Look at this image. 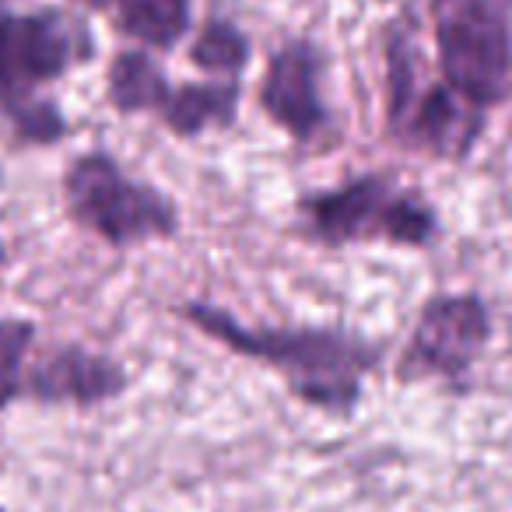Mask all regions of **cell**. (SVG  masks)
Returning a JSON list of instances; mask_svg holds the SVG:
<instances>
[{
    "label": "cell",
    "instance_id": "cell-1",
    "mask_svg": "<svg viewBox=\"0 0 512 512\" xmlns=\"http://www.w3.org/2000/svg\"><path fill=\"white\" fill-rule=\"evenodd\" d=\"M193 330L239 358L267 365L285 379V390L306 407L348 418L365 393V379L379 369L383 348L341 327H246L214 302H186L179 309Z\"/></svg>",
    "mask_w": 512,
    "mask_h": 512
},
{
    "label": "cell",
    "instance_id": "cell-2",
    "mask_svg": "<svg viewBox=\"0 0 512 512\" xmlns=\"http://www.w3.org/2000/svg\"><path fill=\"white\" fill-rule=\"evenodd\" d=\"M92 57L95 36L81 18L57 8L0 11V116L18 141H64L71 127L46 88Z\"/></svg>",
    "mask_w": 512,
    "mask_h": 512
},
{
    "label": "cell",
    "instance_id": "cell-3",
    "mask_svg": "<svg viewBox=\"0 0 512 512\" xmlns=\"http://www.w3.org/2000/svg\"><path fill=\"white\" fill-rule=\"evenodd\" d=\"M299 225L320 246L428 249L439 239V211L386 172H362L299 200Z\"/></svg>",
    "mask_w": 512,
    "mask_h": 512
},
{
    "label": "cell",
    "instance_id": "cell-4",
    "mask_svg": "<svg viewBox=\"0 0 512 512\" xmlns=\"http://www.w3.org/2000/svg\"><path fill=\"white\" fill-rule=\"evenodd\" d=\"M64 207L71 221L109 249L176 239L179 204L148 179L130 176L109 151H85L64 172Z\"/></svg>",
    "mask_w": 512,
    "mask_h": 512
},
{
    "label": "cell",
    "instance_id": "cell-5",
    "mask_svg": "<svg viewBox=\"0 0 512 512\" xmlns=\"http://www.w3.org/2000/svg\"><path fill=\"white\" fill-rule=\"evenodd\" d=\"M439 81L488 116L512 99L509 0H432Z\"/></svg>",
    "mask_w": 512,
    "mask_h": 512
},
{
    "label": "cell",
    "instance_id": "cell-6",
    "mask_svg": "<svg viewBox=\"0 0 512 512\" xmlns=\"http://www.w3.org/2000/svg\"><path fill=\"white\" fill-rule=\"evenodd\" d=\"M386 127L397 144L442 162H463L484 134V113L456 99L442 81L421 85L414 46L393 36L386 46Z\"/></svg>",
    "mask_w": 512,
    "mask_h": 512
},
{
    "label": "cell",
    "instance_id": "cell-7",
    "mask_svg": "<svg viewBox=\"0 0 512 512\" xmlns=\"http://www.w3.org/2000/svg\"><path fill=\"white\" fill-rule=\"evenodd\" d=\"M491 341V309L474 292L435 295L421 306L407 348L400 355V379H442L460 383Z\"/></svg>",
    "mask_w": 512,
    "mask_h": 512
},
{
    "label": "cell",
    "instance_id": "cell-8",
    "mask_svg": "<svg viewBox=\"0 0 512 512\" xmlns=\"http://www.w3.org/2000/svg\"><path fill=\"white\" fill-rule=\"evenodd\" d=\"M323 78H327V60L320 46L313 39H288L271 53L256 88V102L267 120L302 148L323 141L334 123L323 95Z\"/></svg>",
    "mask_w": 512,
    "mask_h": 512
},
{
    "label": "cell",
    "instance_id": "cell-9",
    "mask_svg": "<svg viewBox=\"0 0 512 512\" xmlns=\"http://www.w3.org/2000/svg\"><path fill=\"white\" fill-rule=\"evenodd\" d=\"M130 386L120 358L92 351L85 344L50 348L32 369H25L22 397L50 407H99Z\"/></svg>",
    "mask_w": 512,
    "mask_h": 512
},
{
    "label": "cell",
    "instance_id": "cell-10",
    "mask_svg": "<svg viewBox=\"0 0 512 512\" xmlns=\"http://www.w3.org/2000/svg\"><path fill=\"white\" fill-rule=\"evenodd\" d=\"M239 102H242V81H218V78L190 81V85H172L158 120L179 141H193V137H204L211 130L232 127L239 120Z\"/></svg>",
    "mask_w": 512,
    "mask_h": 512
},
{
    "label": "cell",
    "instance_id": "cell-11",
    "mask_svg": "<svg viewBox=\"0 0 512 512\" xmlns=\"http://www.w3.org/2000/svg\"><path fill=\"white\" fill-rule=\"evenodd\" d=\"M169 92H172L169 74L141 46L137 50H120L113 57V64H109L106 99L120 116H137V113L158 116L165 99H169Z\"/></svg>",
    "mask_w": 512,
    "mask_h": 512
},
{
    "label": "cell",
    "instance_id": "cell-12",
    "mask_svg": "<svg viewBox=\"0 0 512 512\" xmlns=\"http://www.w3.org/2000/svg\"><path fill=\"white\" fill-rule=\"evenodd\" d=\"M116 25L141 50L165 53L186 39L193 25V0H116Z\"/></svg>",
    "mask_w": 512,
    "mask_h": 512
},
{
    "label": "cell",
    "instance_id": "cell-13",
    "mask_svg": "<svg viewBox=\"0 0 512 512\" xmlns=\"http://www.w3.org/2000/svg\"><path fill=\"white\" fill-rule=\"evenodd\" d=\"M253 60V43L232 18H207L190 46V64L218 81H239Z\"/></svg>",
    "mask_w": 512,
    "mask_h": 512
},
{
    "label": "cell",
    "instance_id": "cell-14",
    "mask_svg": "<svg viewBox=\"0 0 512 512\" xmlns=\"http://www.w3.org/2000/svg\"><path fill=\"white\" fill-rule=\"evenodd\" d=\"M36 344V323L25 316H0V411L25 390V358Z\"/></svg>",
    "mask_w": 512,
    "mask_h": 512
},
{
    "label": "cell",
    "instance_id": "cell-15",
    "mask_svg": "<svg viewBox=\"0 0 512 512\" xmlns=\"http://www.w3.org/2000/svg\"><path fill=\"white\" fill-rule=\"evenodd\" d=\"M74 4H81V8H88V11H113L116 0H74Z\"/></svg>",
    "mask_w": 512,
    "mask_h": 512
},
{
    "label": "cell",
    "instance_id": "cell-16",
    "mask_svg": "<svg viewBox=\"0 0 512 512\" xmlns=\"http://www.w3.org/2000/svg\"><path fill=\"white\" fill-rule=\"evenodd\" d=\"M8 264V249H4V242H0V267Z\"/></svg>",
    "mask_w": 512,
    "mask_h": 512
},
{
    "label": "cell",
    "instance_id": "cell-17",
    "mask_svg": "<svg viewBox=\"0 0 512 512\" xmlns=\"http://www.w3.org/2000/svg\"><path fill=\"white\" fill-rule=\"evenodd\" d=\"M4 4H8V0H0V11H4Z\"/></svg>",
    "mask_w": 512,
    "mask_h": 512
},
{
    "label": "cell",
    "instance_id": "cell-18",
    "mask_svg": "<svg viewBox=\"0 0 512 512\" xmlns=\"http://www.w3.org/2000/svg\"><path fill=\"white\" fill-rule=\"evenodd\" d=\"M0 512H4V509H0Z\"/></svg>",
    "mask_w": 512,
    "mask_h": 512
}]
</instances>
